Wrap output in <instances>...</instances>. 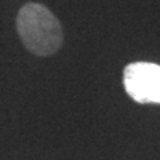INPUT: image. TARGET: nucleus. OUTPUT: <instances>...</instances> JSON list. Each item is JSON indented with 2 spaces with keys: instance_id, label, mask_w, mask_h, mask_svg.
<instances>
[{
  "instance_id": "obj_1",
  "label": "nucleus",
  "mask_w": 160,
  "mask_h": 160,
  "mask_svg": "<svg viewBox=\"0 0 160 160\" xmlns=\"http://www.w3.org/2000/svg\"><path fill=\"white\" fill-rule=\"evenodd\" d=\"M16 28L24 47L38 56H49L58 52L63 44L62 26L43 4L23 6L18 13Z\"/></svg>"
},
{
  "instance_id": "obj_2",
  "label": "nucleus",
  "mask_w": 160,
  "mask_h": 160,
  "mask_svg": "<svg viewBox=\"0 0 160 160\" xmlns=\"http://www.w3.org/2000/svg\"><path fill=\"white\" fill-rule=\"evenodd\" d=\"M124 87L127 93L140 104H160V66L138 62L124 69Z\"/></svg>"
}]
</instances>
